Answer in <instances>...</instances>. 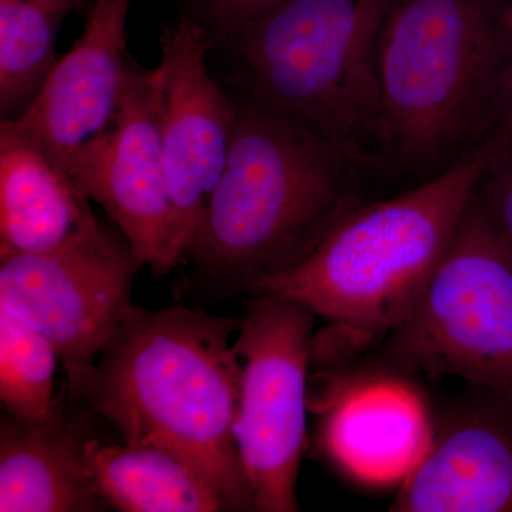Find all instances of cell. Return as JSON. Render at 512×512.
I'll return each instance as SVG.
<instances>
[{"label":"cell","instance_id":"cell-19","mask_svg":"<svg viewBox=\"0 0 512 512\" xmlns=\"http://www.w3.org/2000/svg\"><path fill=\"white\" fill-rule=\"evenodd\" d=\"M497 144L477 185L488 217L512 249V136L493 133Z\"/></svg>","mask_w":512,"mask_h":512},{"label":"cell","instance_id":"cell-1","mask_svg":"<svg viewBox=\"0 0 512 512\" xmlns=\"http://www.w3.org/2000/svg\"><path fill=\"white\" fill-rule=\"evenodd\" d=\"M239 325L241 319L198 309L131 305L79 399L123 441L183 457L214 487L225 511H255L235 439L241 363L231 339Z\"/></svg>","mask_w":512,"mask_h":512},{"label":"cell","instance_id":"cell-8","mask_svg":"<svg viewBox=\"0 0 512 512\" xmlns=\"http://www.w3.org/2000/svg\"><path fill=\"white\" fill-rule=\"evenodd\" d=\"M143 268L130 245L100 241L46 254L0 259V309L52 342L72 399L131 308Z\"/></svg>","mask_w":512,"mask_h":512},{"label":"cell","instance_id":"cell-4","mask_svg":"<svg viewBox=\"0 0 512 512\" xmlns=\"http://www.w3.org/2000/svg\"><path fill=\"white\" fill-rule=\"evenodd\" d=\"M512 0H392L377 37L386 163L446 156L493 121Z\"/></svg>","mask_w":512,"mask_h":512},{"label":"cell","instance_id":"cell-20","mask_svg":"<svg viewBox=\"0 0 512 512\" xmlns=\"http://www.w3.org/2000/svg\"><path fill=\"white\" fill-rule=\"evenodd\" d=\"M284 2L286 0H191V18L197 20L215 42Z\"/></svg>","mask_w":512,"mask_h":512},{"label":"cell","instance_id":"cell-6","mask_svg":"<svg viewBox=\"0 0 512 512\" xmlns=\"http://www.w3.org/2000/svg\"><path fill=\"white\" fill-rule=\"evenodd\" d=\"M370 359L512 399V249L477 190L419 302Z\"/></svg>","mask_w":512,"mask_h":512},{"label":"cell","instance_id":"cell-21","mask_svg":"<svg viewBox=\"0 0 512 512\" xmlns=\"http://www.w3.org/2000/svg\"><path fill=\"white\" fill-rule=\"evenodd\" d=\"M497 124L494 133L511 134L512 136V47L508 62L505 64L500 89L493 111V121Z\"/></svg>","mask_w":512,"mask_h":512},{"label":"cell","instance_id":"cell-10","mask_svg":"<svg viewBox=\"0 0 512 512\" xmlns=\"http://www.w3.org/2000/svg\"><path fill=\"white\" fill-rule=\"evenodd\" d=\"M320 367L309 409L323 456L362 483L400 484L433 434L434 406L419 380L373 359Z\"/></svg>","mask_w":512,"mask_h":512},{"label":"cell","instance_id":"cell-16","mask_svg":"<svg viewBox=\"0 0 512 512\" xmlns=\"http://www.w3.org/2000/svg\"><path fill=\"white\" fill-rule=\"evenodd\" d=\"M87 466L107 507L123 512L225 511L204 477L167 448L156 444H103L90 439Z\"/></svg>","mask_w":512,"mask_h":512},{"label":"cell","instance_id":"cell-17","mask_svg":"<svg viewBox=\"0 0 512 512\" xmlns=\"http://www.w3.org/2000/svg\"><path fill=\"white\" fill-rule=\"evenodd\" d=\"M76 6L62 0H0V113L15 120L32 106L59 63L56 40Z\"/></svg>","mask_w":512,"mask_h":512},{"label":"cell","instance_id":"cell-11","mask_svg":"<svg viewBox=\"0 0 512 512\" xmlns=\"http://www.w3.org/2000/svg\"><path fill=\"white\" fill-rule=\"evenodd\" d=\"M160 42L161 148L178 245L187 259L227 167L238 107L229 103L208 73L205 55L214 40L197 20L168 23Z\"/></svg>","mask_w":512,"mask_h":512},{"label":"cell","instance_id":"cell-5","mask_svg":"<svg viewBox=\"0 0 512 512\" xmlns=\"http://www.w3.org/2000/svg\"><path fill=\"white\" fill-rule=\"evenodd\" d=\"M390 3L286 0L217 42L251 100L302 121L355 167H383L376 47Z\"/></svg>","mask_w":512,"mask_h":512},{"label":"cell","instance_id":"cell-3","mask_svg":"<svg viewBox=\"0 0 512 512\" xmlns=\"http://www.w3.org/2000/svg\"><path fill=\"white\" fill-rule=\"evenodd\" d=\"M495 144L491 134L420 187L357 205L299 268L268 289L330 323L313 339L312 366L352 362L402 325L446 255Z\"/></svg>","mask_w":512,"mask_h":512},{"label":"cell","instance_id":"cell-13","mask_svg":"<svg viewBox=\"0 0 512 512\" xmlns=\"http://www.w3.org/2000/svg\"><path fill=\"white\" fill-rule=\"evenodd\" d=\"M389 511L512 512V399L471 387L434 409L429 444Z\"/></svg>","mask_w":512,"mask_h":512},{"label":"cell","instance_id":"cell-9","mask_svg":"<svg viewBox=\"0 0 512 512\" xmlns=\"http://www.w3.org/2000/svg\"><path fill=\"white\" fill-rule=\"evenodd\" d=\"M161 77L160 64L146 70L133 63L113 126L70 175L116 222L140 264L156 275L185 261L161 148Z\"/></svg>","mask_w":512,"mask_h":512},{"label":"cell","instance_id":"cell-18","mask_svg":"<svg viewBox=\"0 0 512 512\" xmlns=\"http://www.w3.org/2000/svg\"><path fill=\"white\" fill-rule=\"evenodd\" d=\"M59 360L49 339L0 309V400L9 414L36 420L56 409Z\"/></svg>","mask_w":512,"mask_h":512},{"label":"cell","instance_id":"cell-12","mask_svg":"<svg viewBox=\"0 0 512 512\" xmlns=\"http://www.w3.org/2000/svg\"><path fill=\"white\" fill-rule=\"evenodd\" d=\"M130 6L131 0H96L83 35L32 106L18 119L2 120L69 178L116 119L134 63L126 47Z\"/></svg>","mask_w":512,"mask_h":512},{"label":"cell","instance_id":"cell-14","mask_svg":"<svg viewBox=\"0 0 512 512\" xmlns=\"http://www.w3.org/2000/svg\"><path fill=\"white\" fill-rule=\"evenodd\" d=\"M89 201L72 178L0 123V259L106 238Z\"/></svg>","mask_w":512,"mask_h":512},{"label":"cell","instance_id":"cell-2","mask_svg":"<svg viewBox=\"0 0 512 512\" xmlns=\"http://www.w3.org/2000/svg\"><path fill=\"white\" fill-rule=\"evenodd\" d=\"M352 167L302 121L254 100L239 106L227 167L188 252L195 271L220 295L268 291L362 204Z\"/></svg>","mask_w":512,"mask_h":512},{"label":"cell","instance_id":"cell-15","mask_svg":"<svg viewBox=\"0 0 512 512\" xmlns=\"http://www.w3.org/2000/svg\"><path fill=\"white\" fill-rule=\"evenodd\" d=\"M89 440L59 404L43 419L8 413L0 429V511L106 510L87 466Z\"/></svg>","mask_w":512,"mask_h":512},{"label":"cell","instance_id":"cell-22","mask_svg":"<svg viewBox=\"0 0 512 512\" xmlns=\"http://www.w3.org/2000/svg\"><path fill=\"white\" fill-rule=\"evenodd\" d=\"M63 2L72 3V5L77 6V3H79V0H63Z\"/></svg>","mask_w":512,"mask_h":512},{"label":"cell","instance_id":"cell-7","mask_svg":"<svg viewBox=\"0 0 512 512\" xmlns=\"http://www.w3.org/2000/svg\"><path fill=\"white\" fill-rule=\"evenodd\" d=\"M316 313L281 291L251 296L234 340L241 363L235 439L255 511L295 512L309 447Z\"/></svg>","mask_w":512,"mask_h":512}]
</instances>
